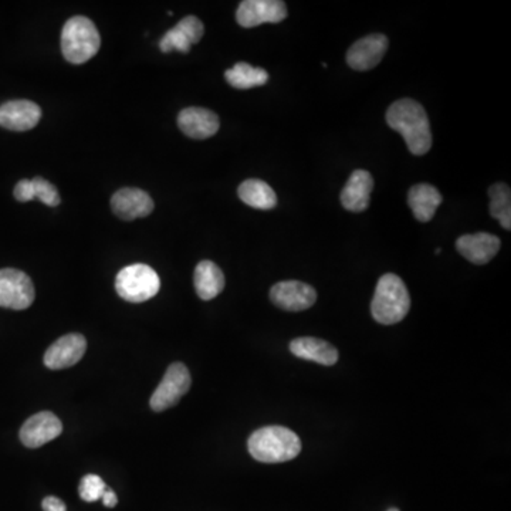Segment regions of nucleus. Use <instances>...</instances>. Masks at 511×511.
Masks as SVG:
<instances>
[{
  "label": "nucleus",
  "mask_w": 511,
  "mask_h": 511,
  "mask_svg": "<svg viewBox=\"0 0 511 511\" xmlns=\"http://www.w3.org/2000/svg\"><path fill=\"white\" fill-rule=\"evenodd\" d=\"M387 123L404 137L408 150L414 155H425L432 148V133L427 111L410 98L395 102L387 111Z\"/></svg>",
  "instance_id": "1"
},
{
  "label": "nucleus",
  "mask_w": 511,
  "mask_h": 511,
  "mask_svg": "<svg viewBox=\"0 0 511 511\" xmlns=\"http://www.w3.org/2000/svg\"><path fill=\"white\" fill-rule=\"evenodd\" d=\"M248 449L251 457L258 462H289L301 452V440L289 427H264L251 433Z\"/></svg>",
  "instance_id": "2"
},
{
  "label": "nucleus",
  "mask_w": 511,
  "mask_h": 511,
  "mask_svg": "<svg viewBox=\"0 0 511 511\" xmlns=\"http://www.w3.org/2000/svg\"><path fill=\"white\" fill-rule=\"evenodd\" d=\"M410 309V296L404 280L397 274L388 273L378 280L371 313L377 323L394 326L401 323Z\"/></svg>",
  "instance_id": "3"
},
{
  "label": "nucleus",
  "mask_w": 511,
  "mask_h": 511,
  "mask_svg": "<svg viewBox=\"0 0 511 511\" xmlns=\"http://www.w3.org/2000/svg\"><path fill=\"white\" fill-rule=\"evenodd\" d=\"M102 46V37L92 20L74 16L67 20L62 32V52L72 64H83L93 59Z\"/></svg>",
  "instance_id": "4"
},
{
  "label": "nucleus",
  "mask_w": 511,
  "mask_h": 511,
  "mask_svg": "<svg viewBox=\"0 0 511 511\" xmlns=\"http://www.w3.org/2000/svg\"><path fill=\"white\" fill-rule=\"evenodd\" d=\"M160 276L147 264H131L115 277V290L128 303H143L157 296Z\"/></svg>",
  "instance_id": "5"
},
{
  "label": "nucleus",
  "mask_w": 511,
  "mask_h": 511,
  "mask_svg": "<svg viewBox=\"0 0 511 511\" xmlns=\"http://www.w3.org/2000/svg\"><path fill=\"white\" fill-rule=\"evenodd\" d=\"M191 384H192V378L185 365L181 362L170 365V369L165 372V377L162 378V381L151 397V408L155 412H162V410L175 407L182 399L183 395L189 391Z\"/></svg>",
  "instance_id": "6"
},
{
  "label": "nucleus",
  "mask_w": 511,
  "mask_h": 511,
  "mask_svg": "<svg viewBox=\"0 0 511 511\" xmlns=\"http://www.w3.org/2000/svg\"><path fill=\"white\" fill-rule=\"evenodd\" d=\"M36 297L30 277L16 269L0 270V307L10 310H26Z\"/></svg>",
  "instance_id": "7"
},
{
  "label": "nucleus",
  "mask_w": 511,
  "mask_h": 511,
  "mask_svg": "<svg viewBox=\"0 0 511 511\" xmlns=\"http://www.w3.org/2000/svg\"><path fill=\"white\" fill-rule=\"evenodd\" d=\"M287 14L281 0H244L239 5L236 20L244 29H251L263 24H280Z\"/></svg>",
  "instance_id": "8"
},
{
  "label": "nucleus",
  "mask_w": 511,
  "mask_h": 511,
  "mask_svg": "<svg viewBox=\"0 0 511 511\" xmlns=\"http://www.w3.org/2000/svg\"><path fill=\"white\" fill-rule=\"evenodd\" d=\"M270 300L274 306L284 311L299 313L316 304L317 293L313 287L303 281L287 280L271 287Z\"/></svg>",
  "instance_id": "9"
},
{
  "label": "nucleus",
  "mask_w": 511,
  "mask_h": 511,
  "mask_svg": "<svg viewBox=\"0 0 511 511\" xmlns=\"http://www.w3.org/2000/svg\"><path fill=\"white\" fill-rule=\"evenodd\" d=\"M389 46V40L385 34H369L354 43L347 52V63L357 72H369L377 67L384 59Z\"/></svg>",
  "instance_id": "10"
},
{
  "label": "nucleus",
  "mask_w": 511,
  "mask_h": 511,
  "mask_svg": "<svg viewBox=\"0 0 511 511\" xmlns=\"http://www.w3.org/2000/svg\"><path fill=\"white\" fill-rule=\"evenodd\" d=\"M63 432L62 420L52 412H39L25 422L20 429V440L29 449L52 442Z\"/></svg>",
  "instance_id": "11"
},
{
  "label": "nucleus",
  "mask_w": 511,
  "mask_h": 511,
  "mask_svg": "<svg viewBox=\"0 0 511 511\" xmlns=\"http://www.w3.org/2000/svg\"><path fill=\"white\" fill-rule=\"evenodd\" d=\"M85 349L87 341L82 334H67L47 349L44 365L53 371L70 369L84 357Z\"/></svg>",
  "instance_id": "12"
},
{
  "label": "nucleus",
  "mask_w": 511,
  "mask_h": 511,
  "mask_svg": "<svg viewBox=\"0 0 511 511\" xmlns=\"http://www.w3.org/2000/svg\"><path fill=\"white\" fill-rule=\"evenodd\" d=\"M111 208L123 221H134L152 213L153 201L142 189L123 188L113 195Z\"/></svg>",
  "instance_id": "13"
},
{
  "label": "nucleus",
  "mask_w": 511,
  "mask_h": 511,
  "mask_svg": "<svg viewBox=\"0 0 511 511\" xmlns=\"http://www.w3.org/2000/svg\"><path fill=\"white\" fill-rule=\"evenodd\" d=\"M42 108L29 100H15L0 105V127L9 131L32 130L39 124Z\"/></svg>",
  "instance_id": "14"
},
{
  "label": "nucleus",
  "mask_w": 511,
  "mask_h": 511,
  "mask_svg": "<svg viewBox=\"0 0 511 511\" xmlns=\"http://www.w3.org/2000/svg\"><path fill=\"white\" fill-rule=\"evenodd\" d=\"M205 33L202 22L196 16H186L172 29L163 34L160 42L161 50L170 53L172 50L186 53L191 52V46L201 42Z\"/></svg>",
  "instance_id": "15"
},
{
  "label": "nucleus",
  "mask_w": 511,
  "mask_h": 511,
  "mask_svg": "<svg viewBox=\"0 0 511 511\" xmlns=\"http://www.w3.org/2000/svg\"><path fill=\"white\" fill-rule=\"evenodd\" d=\"M178 125L183 134L193 140L213 137L221 127V121L213 111L201 107H189L178 115Z\"/></svg>",
  "instance_id": "16"
},
{
  "label": "nucleus",
  "mask_w": 511,
  "mask_h": 511,
  "mask_svg": "<svg viewBox=\"0 0 511 511\" xmlns=\"http://www.w3.org/2000/svg\"><path fill=\"white\" fill-rule=\"evenodd\" d=\"M502 248V241L497 236L486 231L475 235L460 236L457 241V249L466 260L473 264H486L495 258Z\"/></svg>",
  "instance_id": "17"
},
{
  "label": "nucleus",
  "mask_w": 511,
  "mask_h": 511,
  "mask_svg": "<svg viewBox=\"0 0 511 511\" xmlns=\"http://www.w3.org/2000/svg\"><path fill=\"white\" fill-rule=\"evenodd\" d=\"M374 180L369 171L357 170L349 176V182L341 192V203L349 212L359 213L367 211L371 202Z\"/></svg>",
  "instance_id": "18"
},
{
  "label": "nucleus",
  "mask_w": 511,
  "mask_h": 511,
  "mask_svg": "<svg viewBox=\"0 0 511 511\" xmlns=\"http://www.w3.org/2000/svg\"><path fill=\"white\" fill-rule=\"evenodd\" d=\"M290 351L299 359L327 365V367H331L339 361V351L336 347L324 339H314V337H300V339H293L290 342Z\"/></svg>",
  "instance_id": "19"
},
{
  "label": "nucleus",
  "mask_w": 511,
  "mask_h": 511,
  "mask_svg": "<svg viewBox=\"0 0 511 511\" xmlns=\"http://www.w3.org/2000/svg\"><path fill=\"white\" fill-rule=\"evenodd\" d=\"M442 201L439 191L427 183L412 186L408 193V203L412 213L422 223L432 221Z\"/></svg>",
  "instance_id": "20"
},
{
  "label": "nucleus",
  "mask_w": 511,
  "mask_h": 511,
  "mask_svg": "<svg viewBox=\"0 0 511 511\" xmlns=\"http://www.w3.org/2000/svg\"><path fill=\"white\" fill-rule=\"evenodd\" d=\"M193 283H195L196 294L205 301H209L218 297L225 289V276L218 268V264L211 260H203L196 266Z\"/></svg>",
  "instance_id": "21"
},
{
  "label": "nucleus",
  "mask_w": 511,
  "mask_h": 511,
  "mask_svg": "<svg viewBox=\"0 0 511 511\" xmlns=\"http://www.w3.org/2000/svg\"><path fill=\"white\" fill-rule=\"evenodd\" d=\"M239 198L241 202L260 211H270L277 206V195L269 183L260 180L244 181L239 186Z\"/></svg>",
  "instance_id": "22"
},
{
  "label": "nucleus",
  "mask_w": 511,
  "mask_h": 511,
  "mask_svg": "<svg viewBox=\"0 0 511 511\" xmlns=\"http://www.w3.org/2000/svg\"><path fill=\"white\" fill-rule=\"evenodd\" d=\"M225 79L233 88L249 90L260 87L269 82V73L260 67H253L248 63H238L225 73Z\"/></svg>",
  "instance_id": "23"
},
{
  "label": "nucleus",
  "mask_w": 511,
  "mask_h": 511,
  "mask_svg": "<svg viewBox=\"0 0 511 511\" xmlns=\"http://www.w3.org/2000/svg\"><path fill=\"white\" fill-rule=\"evenodd\" d=\"M490 195V215L500 221V225L511 229V191L506 183H496L488 189Z\"/></svg>",
  "instance_id": "24"
},
{
  "label": "nucleus",
  "mask_w": 511,
  "mask_h": 511,
  "mask_svg": "<svg viewBox=\"0 0 511 511\" xmlns=\"http://www.w3.org/2000/svg\"><path fill=\"white\" fill-rule=\"evenodd\" d=\"M107 490L104 480L97 475H87L80 482V497L87 503L102 500L103 495Z\"/></svg>",
  "instance_id": "25"
},
{
  "label": "nucleus",
  "mask_w": 511,
  "mask_h": 511,
  "mask_svg": "<svg viewBox=\"0 0 511 511\" xmlns=\"http://www.w3.org/2000/svg\"><path fill=\"white\" fill-rule=\"evenodd\" d=\"M32 182L33 189H34V199H39L40 202L52 206V208L60 205L62 199H60L59 191L52 182L44 180L42 176H34Z\"/></svg>",
  "instance_id": "26"
},
{
  "label": "nucleus",
  "mask_w": 511,
  "mask_h": 511,
  "mask_svg": "<svg viewBox=\"0 0 511 511\" xmlns=\"http://www.w3.org/2000/svg\"><path fill=\"white\" fill-rule=\"evenodd\" d=\"M15 198L19 202H29L34 199V189H33L32 180H22L15 186L14 191Z\"/></svg>",
  "instance_id": "27"
},
{
  "label": "nucleus",
  "mask_w": 511,
  "mask_h": 511,
  "mask_svg": "<svg viewBox=\"0 0 511 511\" xmlns=\"http://www.w3.org/2000/svg\"><path fill=\"white\" fill-rule=\"evenodd\" d=\"M42 506L43 510L44 511H67L64 502H62L60 498L53 497V496H49V497L44 498Z\"/></svg>",
  "instance_id": "28"
},
{
  "label": "nucleus",
  "mask_w": 511,
  "mask_h": 511,
  "mask_svg": "<svg viewBox=\"0 0 511 511\" xmlns=\"http://www.w3.org/2000/svg\"><path fill=\"white\" fill-rule=\"evenodd\" d=\"M102 500L103 503H104L105 507L110 508L115 507L118 503L117 495H115V493L108 487L107 490H105L104 495H103Z\"/></svg>",
  "instance_id": "29"
},
{
  "label": "nucleus",
  "mask_w": 511,
  "mask_h": 511,
  "mask_svg": "<svg viewBox=\"0 0 511 511\" xmlns=\"http://www.w3.org/2000/svg\"><path fill=\"white\" fill-rule=\"evenodd\" d=\"M440 251H442V249H437V251H435V253L439 254Z\"/></svg>",
  "instance_id": "30"
},
{
  "label": "nucleus",
  "mask_w": 511,
  "mask_h": 511,
  "mask_svg": "<svg viewBox=\"0 0 511 511\" xmlns=\"http://www.w3.org/2000/svg\"><path fill=\"white\" fill-rule=\"evenodd\" d=\"M388 511H399V510H398V508L392 507V508H389V510H388Z\"/></svg>",
  "instance_id": "31"
}]
</instances>
